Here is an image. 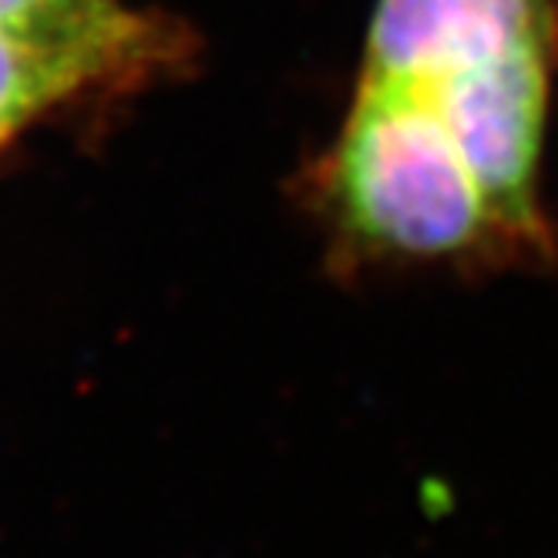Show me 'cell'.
I'll list each match as a JSON object with an SVG mask.
<instances>
[{
	"label": "cell",
	"mask_w": 558,
	"mask_h": 558,
	"mask_svg": "<svg viewBox=\"0 0 558 558\" xmlns=\"http://www.w3.org/2000/svg\"><path fill=\"white\" fill-rule=\"evenodd\" d=\"M532 41H545L542 0H380L367 82L424 92Z\"/></svg>",
	"instance_id": "3"
},
{
	"label": "cell",
	"mask_w": 558,
	"mask_h": 558,
	"mask_svg": "<svg viewBox=\"0 0 558 558\" xmlns=\"http://www.w3.org/2000/svg\"><path fill=\"white\" fill-rule=\"evenodd\" d=\"M108 68L122 64L95 51L51 48L0 31V145L45 108L92 85Z\"/></svg>",
	"instance_id": "4"
},
{
	"label": "cell",
	"mask_w": 558,
	"mask_h": 558,
	"mask_svg": "<svg viewBox=\"0 0 558 558\" xmlns=\"http://www.w3.org/2000/svg\"><path fill=\"white\" fill-rule=\"evenodd\" d=\"M482 182L498 229H538V158L548 114L545 41L522 45L417 92Z\"/></svg>",
	"instance_id": "2"
},
{
	"label": "cell",
	"mask_w": 558,
	"mask_h": 558,
	"mask_svg": "<svg viewBox=\"0 0 558 558\" xmlns=\"http://www.w3.org/2000/svg\"><path fill=\"white\" fill-rule=\"evenodd\" d=\"M0 31L51 48H82L129 64L138 24L114 0H0Z\"/></svg>",
	"instance_id": "5"
},
{
	"label": "cell",
	"mask_w": 558,
	"mask_h": 558,
	"mask_svg": "<svg viewBox=\"0 0 558 558\" xmlns=\"http://www.w3.org/2000/svg\"><path fill=\"white\" fill-rule=\"evenodd\" d=\"M340 203L377 246L451 256L498 229L448 125L417 92L364 82L337 151Z\"/></svg>",
	"instance_id": "1"
}]
</instances>
